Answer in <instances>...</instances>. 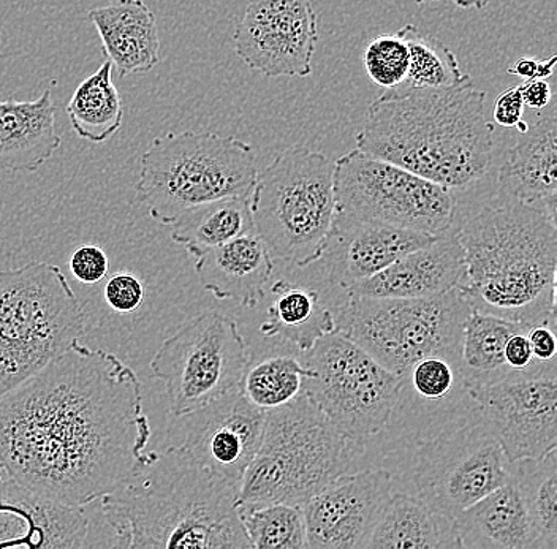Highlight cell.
I'll return each instance as SVG.
<instances>
[{"instance_id":"cell-22","label":"cell","mask_w":557,"mask_h":549,"mask_svg":"<svg viewBox=\"0 0 557 549\" xmlns=\"http://www.w3.org/2000/svg\"><path fill=\"white\" fill-rule=\"evenodd\" d=\"M556 162L557 120L552 108L507 152L497 176L500 192L539 208L556 221Z\"/></svg>"},{"instance_id":"cell-40","label":"cell","mask_w":557,"mask_h":549,"mask_svg":"<svg viewBox=\"0 0 557 549\" xmlns=\"http://www.w3.org/2000/svg\"><path fill=\"white\" fill-rule=\"evenodd\" d=\"M504 358L505 364L511 373H522V371L531 370L535 364H540L532 354L528 329H522V332L508 337L507 344H505Z\"/></svg>"},{"instance_id":"cell-29","label":"cell","mask_w":557,"mask_h":549,"mask_svg":"<svg viewBox=\"0 0 557 549\" xmlns=\"http://www.w3.org/2000/svg\"><path fill=\"white\" fill-rule=\"evenodd\" d=\"M531 326L485 312L470 311L462 329L459 367L468 387L493 384L513 374L505 364L508 337Z\"/></svg>"},{"instance_id":"cell-35","label":"cell","mask_w":557,"mask_h":549,"mask_svg":"<svg viewBox=\"0 0 557 549\" xmlns=\"http://www.w3.org/2000/svg\"><path fill=\"white\" fill-rule=\"evenodd\" d=\"M238 513L252 548H306V523L301 506L267 503L238 507Z\"/></svg>"},{"instance_id":"cell-15","label":"cell","mask_w":557,"mask_h":549,"mask_svg":"<svg viewBox=\"0 0 557 549\" xmlns=\"http://www.w3.org/2000/svg\"><path fill=\"white\" fill-rule=\"evenodd\" d=\"M233 41L250 71L306 78L319 41L315 10L309 0H249Z\"/></svg>"},{"instance_id":"cell-33","label":"cell","mask_w":557,"mask_h":549,"mask_svg":"<svg viewBox=\"0 0 557 549\" xmlns=\"http://www.w3.org/2000/svg\"><path fill=\"white\" fill-rule=\"evenodd\" d=\"M312 371L294 354L263 358L247 366L242 390L257 408L271 410L290 404L302 395V382Z\"/></svg>"},{"instance_id":"cell-20","label":"cell","mask_w":557,"mask_h":549,"mask_svg":"<svg viewBox=\"0 0 557 549\" xmlns=\"http://www.w3.org/2000/svg\"><path fill=\"white\" fill-rule=\"evenodd\" d=\"M468 283L465 250L450 228L430 245L406 253L381 273L347 288V294L377 298H431Z\"/></svg>"},{"instance_id":"cell-6","label":"cell","mask_w":557,"mask_h":549,"mask_svg":"<svg viewBox=\"0 0 557 549\" xmlns=\"http://www.w3.org/2000/svg\"><path fill=\"white\" fill-rule=\"evenodd\" d=\"M256 149L214 132H170L152 140L139 160L137 198L162 225L198 204L250 197Z\"/></svg>"},{"instance_id":"cell-41","label":"cell","mask_w":557,"mask_h":549,"mask_svg":"<svg viewBox=\"0 0 557 549\" xmlns=\"http://www.w3.org/2000/svg\"><path fill=\"white\" fill-rule=\"evenodd\" d=\"M524 114V102H522L520 86L504 90L497 97L494 105L493 116L497 124L503 127H517Z\"/></svg>"},{"instance_id":"cell-27","label":"cell","mask_w":557,"mask_h":549,"mask_svg":"<svg viewBox=\"0 0 557 549\" xmlns=\"http://www.w3.org/2000/svg\"><path fill=\"white\" fill-rule=\"evenodd\" d=\"M368 548H461L455 520L435 512L417 495L395 492L372 532Z\"/></svg>"},{"instance_id":"cell-9","label":"cell","mask_w":557,"mask_h":549,"mask_svg":"<svg viewBox=\"0 0 557 549\" xmlns=\"http://www.w3.org/2000/svg\"><path fill=\"white\" fill-rule=\"evenodd\" d=\"M472 305L461 288L431 298L350 295L336 309V332L357 342L393 374L403 375L420 358L459 357L462 329Z\"/></svg>"},{"instance_id":"cell-14","label":"cell","mask_w":557,"mask_h":549,"mask_svg":"<svg viewBox=\"0 0 557 549\" xmlns=\"http://www.w3.org/2000/svg\"><path fill=\"white\" fill-rule=\"evenodd\" d=\"M470 401L510 462L557 448V366L535 364L493 384L468 387Z\"/></svg>"},{"instance_id":"cell-34","label":"cell","mask_w":557,"mask_h":549,"mask_svg":"<svg viewBox=\"0 0 557 549\" xmlns=\"http://www.w3.org/2000/svg\"><path fill=\"white\" fill-rule=\"evenodd\" d=\"M409 50L406 78L396 89L448 88L458 85L468 73L459 71L455 53L438 38L421 33L413 24L398 30Z\"/></svg>"},{"instance_id":"cell-45","label":"cell","mask_w":557,"mask_h":549,"mask_svg":"<svg viewBox=\"0 0 557 549\" xmlns=\"http://www.w3.org/2000/svg\"><path fill=\"white\" fill-rule=\"evenodd\" d=\"M3 477V469H2V465H0V479H2Z\"/></svg>"},{"instance_id":"cell-2","label":"cell","mask_w":557,"mask_h":549,"mask_svg":"<svg viewBox=\"0 0 557 549\" xmlns=\"http://www.w3.org/2000/svg\"><path fill=\"white\" fill-rule=\"evenodd\" d=\"M239 486L184 447L145 453L132 477L100 500L117 548H252L238 513Z\"/></svg>"},{"instance_id":"cell-4","label":"cell","mask_w":557,"mask_h":549,"mask_svg":"<svg viewBox=\"0 0 557 549\" xmlns=\"http://www.w3.org/2000/svg\"><path fill=\"white\" fill-rule=\"evenodd\" d=\"M465 250L472 309L532 326L556 319V221L505 196L475 208L456 204L451 225Z\"/></svg>"},{"instance_id":"cell-42","label":"cell","mask_w":557,"mask_h":549,"mask_svg":"<svg viewBox=\"0 0 557 549\" xmlns=\"http://www.w3.org/2000/svg\"><path fill=\"white\" fill-rule=\"evenodd\" d=\"M556 61V54L549 55L545 61H539V59L522 55L513 65H510L508 73H510V75L520 76V78L525 79V82H528V79H548L552 78L553 73H555Z\"/></svg>"},{"instance_id":"cell-36","label":"cell","mask_w":557,"mask_h":549,"mask_svg":"<svg viewBox=\"0 0 557 549\" xmlns=\"http://www.w3.org/2000/svg\"><path fill=\"white\" fill-rule=\"evenodd\" d=\"M364 68L372 83L385 89L404 82L409 68L406 41L396 34H382L366 47Z\"/></svg>"},{"instance_id":"cell-11","label":"cell","mask_w":557,"mask_h":549,"mask_svg":"<svg viewBox=\"0 0 557 549\" xmlns=\"http://www.w3.org/2000/svg\"><path fill=\"white\" fill-rule=\"evenodd\" d=\"M334 198L337 215L431 236L450 230L458 204L447 187L357 148L334 162Z\"/></svg>"},{"instance_id":"cell-17","label":"cell","mask_w":557,"mask_h":549,"mask_svg":"<svg viewBox=\"0 0 557 549\" xmlns=\"http://www.w3.org/2000/svg\"><path fill=\"white\" fill-rule=\"evenodd\" d=\"M267 412L253 405L242 384L205 408L177 416L183 445L212 474L242 485L259 450Z\"/></svg>"},{"instance_id":"cell-44","label":"cell","mask_w":557,"mask_h":549,"mask_svg":"<svg viewBox=\"0 0 557 549\" xmlns=\"http://www.w3.org/2000/svg\"><path fill=\"white\" fill-rule=\"evenodd\" d=\"M418 5H424V3L430 2H437V0H416ZM448 2L455 3L456 7H459V9H476L482 10L485 9L487 3L491 2V0H448Z\"/></svg>"},{"instance_id":"cell-13","label":"cell","mask_w":557,"mask_h":549,"mask_svg":"<svg viewBox=\"0 0 557 549\" xmlns=\"http://www.w3.org/2000/svg\"><path fill=\"white\" fill-rule=\"evenodd\" d=\"M510 478L511 462L475 410L465 425L421 445L413 462L417 496L450 520Z\"/></svg>"},{"instance_id":"cell-5","label":"cell","mask_w":557,"mask_h":549,"mask_svg":"<svg viewBox=\"0 0 557 549\" xmlns=\"http://www.w3.org/2000/svg\"><path fill=\"white\" fill-rule=\"evenodd\" d=\"M358 445L348 440L305 395L267 410L263 436L239 485L238 507L305 506L350 472Z\"/></svg>"},{"instance_id":"cell-1","label":"cell","mask_w":557,"mask_h":549,"mask_svg":"<svg viewBox=\"0 0 557 549\" xmlns=\"http://www.w3.org/2000/svg\"><path fill=\"white\" fill-rule=\"evenodd\" d=\"M151 434L138 375L82 340L0 396V465L65 506L87 507L121 488Z\"/></svg>"},{"instance_id":"cell-16","label":"cell","mask_w":557,"mask_h":549,"mask_svg":"<svg viewBox=\"0 0 557 549\" xmlns=\"http://www.w3.org/2000/svg\"><path fill=\"white\" fill-rule=\"evenodd\" d=\"M395 495L383 469L344 474L302 506L308 549H364Z\"/></svg>"},{"instance_id":"cell-31","label":"cell","mask_w":557,"mask_h":549,"mask_svg":"<svg viewBox=\"0 0 557 549\" xmlns=\"http://www.w3.org/2000/svg\"><path fill=\"white\" fill-rule=\"evenodd\" d=\"M400 380L398 405L406 404L409 410H448L469 396L456 354H426L400 375Z\"/></svg>"},{"instance_id":"cell-28","label":"cell","mask_w":557,"mask_h":549,"mask_svg":"<svg viewBox=\"0 0 557 549\" xmlns=\"http://www.w3.org/2000/svg\"><path fill=\"white\" fill-rule=\"evenodd\" d=\"M253 230L250 197L224 198L177 215L172 224V239L194 259L205 250L219 248Z\"/></svg>"},{"instance_id":"cell-7","label":"cell","mask_w":557,"mask_h":549,"mask_svg":"<svg viewBox=\"0 0 557 549\" xmlns=\"http://www.w3.org/2000/svg\"><path fill=\"white\" fill-rule=\"evenodd\" d=\"M86 332L82 302L61 267L0 271V396L44 370Z\"/></svg>"},{"instance_id":"cell-23","label":"cell","mask_w":557,"mask_h":549,"mask_svg":"<svg viewBox=\"0 0 557 549\" xmlns=\"http://www.w3.org/2000/svg\"><path fill=\"white\" fill-rule=\"evenodd\" d=\"M89 20L120 76L141 75L159 64V26L143 0H114L90 10Z\"/></svg>"},{"instance_id":"cell-18","label":"cell","mask_w":557,"mask_h":549,"mask_svg":"<svg viewBox=\"0 0 557 549\" xmlns=\"http://www.w3.org/2000/svg\"><path fill=\"white\" fill-rule=\"evenodd\" d=\"M435 238L336 214L329 241L315 263L326 284L347 291L351 285L381 273L400 257L430 245Z\"/></svg>"},{"instance_id":"cell-24","label":"cell","mask_w":557,"mask_h":549,"mask_svg":"<svg viewBox=\"0 0 557 549\" xmlns=\"http://www.w3.org/2000/svg\"><path fill=\"white\" fill-rule=\"evenodd\" d=\"M61 145L50 89L29 102H0V173L37 172Z\"/></svg>"},{"instance_id":"cell-12","label":"cell","mask_w":557,"mask_h":549,"mask_svg":"<svg viewBox=\"0 0 557 549\" xmlns=\"http://www.w3.org/2000/svg\"><path fill=\"white\" fill-rule=\"evenodd\" d=\"M249 363L238 323L205 312L163 340L149 367L165 385L170 412L177 419L238 387Z\"/></svg>"},{"instance_id":"cell-30","label":"cell","mask_w":557,"mask_h":549,"mask_svg":"<svg viewBox=\"0 0 557 549\" xmlns=\"http://www.w3.org/2000/svg\"><path fill=\"white\" fill-rule=\"evenodd\" d=\"M65 111L70 125L83 140L102 145L120 132L124 107L113 83L110 61H104L99 71L76 88Z\"/></svg>"},{"instance_id":"cell-39","label":"cell","mask_w":557,"mask_h":549,"mask_svg":"<svg viewBox=\"0 0 557 549\" xmlns=\"http://www.w3.org/2000/svg\"><path fill=\"white\" fill-rule=\"evenodd\" d=\"M528 339L537 363H555L557 353L556 319L532 325L528 329Z\"/></svg>"},{"instance_id":"cell-43","label":"cell","mask_w":557,"mask_h":549,"mask_svg":"<svg viewBox=\"0 0 557 549\" xmlns=\"http://www.w3.org/2000/svg\"><path fill=\"white\" fill-rule=\"evenodd\" d=\"M520 90L524 107L543 110L552 103L553 90L548 79H528V82L522 83Z\"/></svg>"},{"instance_id":"cell-25","label":"cell","mask_w":557,"mask_h":549,"mask_svg":"<svg viewBox=\"0 0 557 549\" xmlns=\"http://www.w3.org/2000/svg\"><path fill=\"white\" fill-rule=\"evenodd\" d=\"M455 527L461 548L535 549L534 529L513 475L459 513Z\"/></svg>"},{"instance_id":"cell-32","label":"cell","mask_w":557,"mask_h":549,"mask_svg":"<svg viewBox=\"0 0 557 549\" xmlns=\"http://www.w3.org/2000/svg\"><path fill=\"white\" fill-rule=\"evenodd\" d=\"M511 475L524 497L535 549H557V448L511 462Z\"/></svg>"},{"instance_id":"cell-8","label":"cell","mask_w":557,"mask_h":549,"mask_svg":"<svg viewBox=\"0 0 557 549\" xmlns=\"http://www.w3.org/2000/svg\"><path fill=\"white\" fill-rule=\"evenodd\" d=\"M250 211L274 262L312 265L325 249L336 215L333 160L302 145L285 149L257 173Z\"/></svg>"},{"instance_id":"cell-3","label":"cell","mask_w":557,"mask_h":549,"mask_svg":"<svg viewBox=\"0 0 557 549\" xmlns=\"http://www.w3.org/2000/svg\"><path fill=\"white\" fill-rule=\"evenodd\" d=\"M485 103V90L473 88L470 75L448 88L385 89L366 111L355 142L438 186L466 189L485 177L493 159Z\"/></svg>"},{"instance_id":"cell-38","label":"cell","mask_w":557,"mask_h":549,"mask_svg":"<svg viewBox=\"0 0 557 549\" xmlns=\"http://www.w3.org/2000/svg\"><path fill=\"white\" fill-rule=\"evenodd\" d=\"M69 266L76 280L92 285L107 276L110 271V259L100 246L83 245L70 255Z\"/></svg>"},{"instance_id":"cell-19","label":"cell","mask_w":557,"mask_h":549,"mask_svg":"<svg viewBox=\"0 0 557 549\" xmlns=\"http://www.w3.org/2000/svg\"><path fill=\"white\" fill-rule=\"evenodd\" d=\"M0 479V549L85 548L90 521L86 507L45 499L10 477Z\"/></svg>"},{"instance_id":"cell-26","label":"cell","mask_w":557,"mask_h":549,"mask_svg":"<svg viewBox=\"0 0 557 549\" xmlns=\"http://www.w3.org/2000/svg\"><path fill=\"white\" fill-rule=\"evenodd\" d=\"M271 295L260 325L261 335L268 339L284 340L302 353L312 349L320 337L336 332V309L343 301L330 304V298L317 288L288 279L276 280Z\"/></svg>"},{"instance_id":"cell-10","label":"cell","mask_w":557,"mask_h":549,"mask_svg":"<svg viewBox=\"0 0 557 549\" xmlns=\"http://www.w3.org/2000/svg\"><path fill=\"white\" fill-rule=\"evenodd\" d=\"M299 360L312 371L302 395L348 440L363 448L386 429L403 388L399 375L339 332L320 337Z\"/></svg>"},{"instance_id":"cell-37","label":"cell","mask_w":557,"mask_h":549,"mask_svg":"<svg viewBox=\"0 0 557 549\" xmlns=\"http://www.w3.org/2000/svg\"><path fill=\"white\" fill-rule=\"evenodd\" d=\"M104 300L113 311L132 314L138 311L145 301V287L134 274L117 273L104 285Z\"/></svg>"},{"instance_id":"cell-21","label":"cell","mask_w":557,"mask_h":549,"mask_svg":"<svg viewBox=\"0 0 557 549\" xmlns=\"http://www.w3.org/2000/svg\"><path fill=\"white\" fill-rule=\"evenodd\" d=\"M195 273L218 300L253 309L267 295L274 276V260L256 230L194 257Z\"/></svg>"}]
</instances>
